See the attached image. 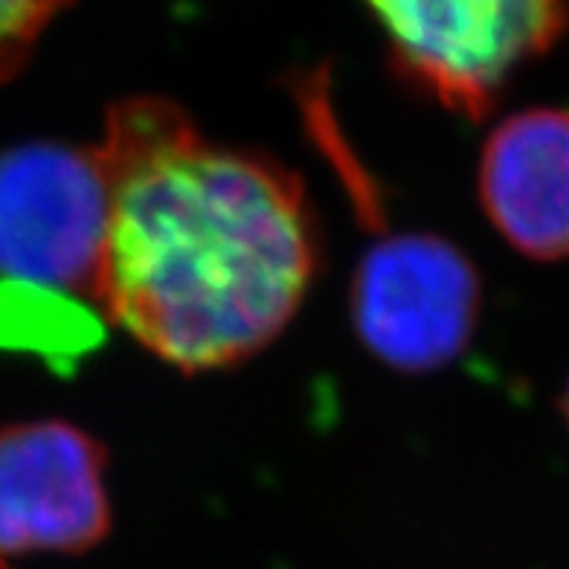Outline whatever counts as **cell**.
<instances>
[{
  "label": "cell",
  "instance_id": "cell-6",
  "mask_svg": "<svg viewBox=\"0 0 569 569\" xmlns=\"http://www.w3.org/2000/svg\"><path fill=\"white\" fill-rule=\"evenodd\" d=\"M488 221L535 262L569 256V111L526 108L488 134L480 158Z\"/></svg>",
  "mask_w": 569,
  "mask_h": 569
},
{
  "label": "cell",
  "instance_id": "cell-4",
  "mask_svg": "<svg viewBox=\"0 0 569 569\" xmlns=\"http://www.w3.org/2000/svg\"><path fill=\"white\" fill-rule=\"evenodd\" d=\"M106 232L97 149L36 142L0 154V277L93 300Z\"/></svg>",
  "mask_w": 569,
  "mask_h": 569
},
{
  "label": "cell",
  "instance_id": "cell-9",
  "mask_svg": "<svg viewBox=\"0 0 569 569\" xmlns=\"http://www.w3.org/2000/svg\"><path fill=\"white\" fill-rule=\"evenodd\" d=\"M561 410H563V419H567V427H569V381H567V390H563Z\"/></svg>",
  "mask_w": 569,
  "mask_h": 569
},
{
  "label": "cell",
  "instance_id": "cell-8",
  "mask_svg": "<svg viewBox=\"0 0 569 569\" xmlns=\"http://www.w3.org/2000/svg\"><path fill=\"white\" fill-rule=\"evenodd\" d=\"M70 0H0V79H9L30 56L36 38Z\"/></svg>",
  "mask_w": 569,
  "mask_h": 569
},
{
  "label": "cell",
  "instance_id": "cell-1",
  "mask_svg": "<svg viewBox=\"0 0 569 569\" xmlns=\"http://www.w3.org/2000/svg\"><path fill=\"white\" fill-rule=\"evenodd\" d=\"M93 149L108 180L99 311L183 372L273 343L320 264L300 178L262 151L207 140L166 99L113 106Z\"/></svg>",
  "mask_w": 569,
  "mask_h": 569
},
{
  "label": "cell",
  "instance_id": "cell-5",
  "mask_svg": "<svg viewBox=\"0 0 569 569\" xmlns=\"http://www.w3.org/2000/svg\"><path fill=\"white\" fill-rule=\"evenodd\" d=\"M111 529L106 450L82 427L0 430V555L84 552Z\"/></svg>",
  "mask_w": 569,
  "mask_h": 569
},
{
  "label": "cell",
  "instance_id": "cell-3",
  "mask_svg": "<svg viewBox=\"0 0 569 569\" xmlns=\"http://www.w3.org/2000/svg\"><path fill=\"white\" fill-rule=\"evenodd\" d=\"M480 300V277L457 244L381 232L355 270V331L392 369L433 372L471 343Z\"/></svg>",
  "mask_w": 569,
  "mask_h": 569
},
{
  "label": "cell",
  "instance_id": "cell-10",
  "mask_svg": "<svg viewBox=\"0 0 569 569\" xmlns=\"http://www.w3.org/2000/svg\"><path fill=\"white\" fill-rule=\"evenodd\" d=\"M0 569H7V563H3V561H0Z\"/></svg>",
  "mask_w": 569,
  "mask_h": 569
},
{
  "label": "cell",
  "instance_id": "cell-7",
  "mask_svg": "<svg viewBox=\"0 0 569 569\" xmlns=\"http://www.w3.org/2000/svg\"><path fill=\"white\" fill-rule=\"evenodd\" d=\"M99 317L73 293L0 277V349L73 363L99 346Z\"/></svg>",
  "mask_w": 569,
  "mask_h": 569
},
{
  "label": "cell",
  "instance_id": "cell-2",
  "mask_svg": "<svg viewBox=\"0 0 569 569\" xmlns=\"http://www.w3.org/2000/svg\"><path fill=\"white\" fill-rule=\"evenodd\" d=\"M398 73L448 111L480 120L526 61L567 32L569 0H363Z\"/></svg>",
  "mask_w": 569,
  "mask_h": 569
}]
</instances>
